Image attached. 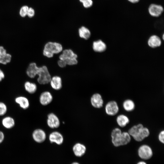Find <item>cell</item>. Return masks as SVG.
I'll use <instances>...</instances> for the list:
<instances>
[{
    "label": "cell",
    "mask_w": 164,
    "mask_h": 164,
    "mask_svg": "<svg viewBox=\"0 0 164 164\" xmlns=\"http://www.w3.org/2000/svg\"><path fill=\"white\" fill-rule=\"evenodd\" d=\"M8 110V106L4 102L0 101V117L5 115Z\"/></svg>",
    "instance_id": "484cf974"
},
{
    "label": "cell",
    "mask_w": 164,
    "mask_h": 164,
    "mask_svg": "<svg viewBox=\"0 0 164 164\" xmlns=\"http://www.w3.org/2000/svg\"><path fill=\"white\" fill-rule=\"evenodd\" d=\"M148 11L152 16L157 17L162 15L164 9L160 5L152 3L149 5Z\"/></svg>",
    "instance_id": "9c48e42d"
},
{
    "label": "cell",
    "mask_w": 164,
    "mask_h": 164,
    "mask_svg": "<svg viewBox=\"0 0 164 164\" xmlns=\"http://www.w3.org/2000/svg\"><path fill=\"white\" fill-rule=\"evenodd\" d=\"M2 127L7 130L12 129L15 125V121L13 117L9 115L3 117L1 121Z\"/></svg>",
    "instance_id": "30bf717a"
},
{
    "label": "cell",
    "mask_w": 164,
    "mask_h": 164,
    "mask_svg": "<svg viewBox=\"0 0 164 164\" xmlns=\"http://www.w3.org/2000/svg\"><path fill=\"white\" fill-rule=\"evenodd\" d=\"M137 164H147L146 162L144 161L139 162Z\"/></svg>",
    "instance_id": "e575fe53"
},
{
    "label": "cell",
    "mask_w": 164,
    "mask_h": 164,
    "mask_svg": "<svg viewBox=\"0 0 164 164\" xmlns=\"http://www.w3.org/2000/svg\"><path fill=\"white\" fill-rule=\"evenodd\" d=\"M47 123L48 126L52 128H57L60 125L59 119L53 113H50L48 114Z\"/></svg>",
    "instance_id": "5bb4252c"
},
{
    "label": "cell",
    "mask_w": 164,
    "mask_h": 164,
    "mask_svg": "<svg viewBox=\"0 0 164 164\" xmlns=\"http://www.w3.org/2000/svg\"><path fill=\"white\" fill-rule=\"evenodd\" d=\"M164 34L163 35V36H162V39H164Z\"/></svg>",
    "instance_id": "74e56055"
},
{
    "label": "cell",
    "mask_w": 164,
    "mask_h": 164,
    "mask_svg": "<svg viewBox=\"0 0 164 164\" xmlns=\"http://www.w3.org/2000/svg\"><path fill=\"white\" fill-rule=\"evenodd\" d=\"M29 7L27 5H24L20 8L19 14L20 16L22 17H24L27 15Z\"/></svg>",
    "instance_id": "4316f807"
},
{
    "label": "cell",
    "mask_w": 164,
    "mask_h": 164,
    "mask_svg": "<svg viewBox=\"0 0 164 164\" xmlns=\"http://www.w3.org/2000/svg\"><path fill=\"white\" fill-rule=\"evenodd\" d=\"M77 56L70 49L64 50L62 53L60 55V60H64L67 65H72L76 64L78 62L77 59Z\"/></svg>",
    "instance_id": "5b68a950"
},
{
    "label": "cell",
    "mask_w": 164,
    "mask_h": 164,
    "mask_svg": "<svg viewBox=\"0 0 164 164\" xmlns=\"http://www.w3.org/2000/svg\"><path fill=\"white\" fill-rule=\"evenodd\" d=\"M72 150L74 155L77 157H80L84 155L86 151V147L84 144L77 143L74 145Z\"/></svg>",
    "instance_id": "4fadbf2b"
},
{
    "label": "cell",
    "mask_w": 164,
    "mask_h": 164,
    "mask_svg": "<svg viewBox=\"0 0 164 164\" xmlns=\"http://www.w3.org/2000/svg\"><path fill=\"white\" fill-rule=\"evenodd\" d=\"M148 43L149 46L152 48L159 46L161 44V41L160 38L155 35L151 36L148 39Z\"/></svg>",
    "instance_id": "44dd1931"
},
{
    "label": "cell",
    "mask_w": 164,
    "mask_h": 164,
    "mask_svg": "<svg viewBox=\"0 0 164 164\" xmlns=\"http://www.w3.org/2000/svg\"><path fill=\"white\" fill-rule=\"evenodd\" d=\"M78 32L80 37L86 40L88 39L91 35L90 30L84 26H82L79 29Z\"/></svg>",
    "instance_id": "603a6c76"
},
{
    "label": "cell",
    "mask_w": 164,
    "mask_h": 164,
    "mask_svg": "<svg viewBox=\"0 0 164 164\" xmlns=\"http://www.w3.org/2000/svg\"><path fill=\"white\" fill-rule=\"evenodd\" d=\"M37 75L38 76L37 81L39 84L44 85L50 82L51 77L46 66L38 67L36 72Z\"/></svg>",
    "instance_id": "277c9868"
},
{
    "label": "cell",
    "mask_w": 164,
    "mask_h": 164,
    "mask_svg": "<svg viewBox=\"0 0 164 164\" xmlns=\"http://www.w3.org/2000/svg\"><path fill=\"white\" fill-rule=\"evenodd\" d=\"M93 49L97 52H102L105 51L107 48L106 44L101 40H99L93 42Z\"/></svg>",
    "instance_id": "ffe728a7"
},
{
    "label": "cell",
    "mask_w": 164,
    "mask_h": 164,
    "mask_svg": "<svg viewBox=\"0 0 164 164\" xmlns=\"http://www.w3.org/2000/svg\"><path fill=\"white\" fill-rule=\"evenodd\" d=\"M31 136L33 140L38 143H41L45 140L46 134L45 131L41 128H36L32 132Z\"/></svg>",
    "instance_id": "52a82bcc"
},
{
    "label": "cell",
    "mask_w": 164,
    "mask_h": 164,
    "mask_svg": "<svg viewBox=\"0 0 164 164\" xmlns=\"http://www.w3.org/2000/svg\"><path fill=\"white\" fill-rule=\"evenodd\" d=\"M49 138L51 143H54L58 145L62 144L63 141V136L58 132H54L51 133Z\"/></svg>",
    "instance_id": "2e32d148"
},
{
    "label": "cell",
    "mask_w": 164,
    "mask_h": 164,
    "mask_svg": "<svg viewBox=\"0 0 164 164\" xmlns=\"http://www.w3.org/2000/svg\"><path fill=\"white\" fill-rule=\"evenodd\" d=\"M38 67L34 62L30 63L26 70V73L29 78L33 79L36 76V72Z\"/></svg>",
    "instance_id": "ac0fdd59"
},
{
    "label": "cell",
    "mask_w": 164,
    "mask_h": 164,
    "mask_svg": "<svg viewBox=\"0 0 164 164\" xmlns=\"http://www.w3.org/2000/svg\"><path fill=\"white\" fill-rule=\"evenodd\" d=\"M23 88L25 91L29 94L35 93L37 90L36 84L29 81H26L23 84Z\"/></svg>",
    "instance_id": "d6986e66"
},
{
    "label": "cell",
    "mask_w": 164,
    "mask_h": 164,
    "mask_svg": "<svg viewBox=\"0 0 164 164\" xmlns=\"http://www.w3.org/2000/svg\"><path fill=\"white\" fill-rule=\"evenodd\" d=\"M138 154L140 158L146 160L151 158L153 152L150 146L146 145H144L140 146L138 149Z\"/></svg>",
    "instance_id": "8992f818"
},
{
    "label": "cell",
    "mask_w": 164,
    "mask_h": 164,
    "mask_svg": "<svg viewBox=\"0 0 164 164\" xmlns=\"http://www.w3.org/2000/svg\"><path fill=\"white\" fill-rule=\"evenodd\" d=\"M111 141L115 147L126 145L130 141L131 136L128 132H122L120 129L115 128L111 132Z\"/></svg>",
    "instance_id": "6da1fadb"
},
{
    "label": "cell",
    "mask_w": 164,
    "mask_h": 164,
    "mask_svg": "<svg viewBox=\"0 0 164 164\" xmlns=\"http://www.w3.org/2000/svg\"><path fill=\"white\" fill-rule=\"evenodd\" d=\"M15 102L22 109H28L30 106V102L28 98L24 95L16 96L14 100Z\"/></svg>",
    "instance_id": "ba28073f"
},
{
    "label": "cell",
    "mask_w": 164,
    "mask_h": 164,
    "mask_svg": "<svg viewBox=\"0 0 164 164\" xmlns=\"http://www.w3.org/2000/svg\"><path fill=\"white\" fill-rule=\"evenodd\" d=\"M83 6L86 8L91 7L93 4L92 0H86L82 3Z\"/></svg>",
    "instance_id": "83f0119b"
},
{
    "label": "cell",
    "mask_w": 164,
    "mask_h": 164,
    "mask_svg": "<svg viewBox=\"0 0 164 164\" xmlns=\"http://www.w3.org/2000/svg\"><path fill=\"white\" fill-rule=\"evenodd\" d=\"M5 74L3 71L0 68V82L4 78Z\"/></svg>",
    "instance_id": "d6a6232c"
},
{
    "label": "cell",
    "mask_w": 164,
    "mask_h": 164,
    "mask_svg": "<svg viewBox=\"0 0 164 164\" xmlns=\"http://www.w3.org/2000/svg\"><path fill=\"white\" fill-rule=\"evenodd\" d=\"M80 2L81 3H83L86 0H79Z\"/></svg>",
    "instance_id": "8d00e7d4"
},
{
    "label": "cell",
    "mask_w": 164,
    "mask_h": 164,
    "mask_svg": "<svg viewBox=\"0 0 164 164\" xmlns=\"http://www.w3.org/2000/svg\"><path fill=\"white\" fill-rule=\"evenodd\" d=\"M53 100V96L48 91L42 92L40 95L39 101L42 105L46 106L50 104Z\"/></svg>",
    "instance_id": "9a60e30c"
},
{
    "label": "cell",
    "mask_w": 164,
    "mask_h": 164,
    "mask_svg": "<svg viewBox=\"0 0 164 164\" xmlns=\"http://www.w3.org/2000/svg\"><path fill=\"white\" fill-rule=\"evenodd\" d=\"M164 131L162 130L159 133V136L158 138L159 141L163 144L164 143Z\"/></svg>",
    "instance_id": "f546056e"
},
{
    "label": "cell",
    "mask_w": 164,
    "mask_h": 164,
    "mask_svg": "<svg viewBox=\"0 0 164 164\" xmlns=\"http://www.w3.org/2000/svg\"><path fill=\"white\" fill-rule=\"evenodd\" d=\"M105 110L106 114L109 115L113 116L116 114L119 110L117 102L113 101L108 102L106 105Z\"/></svg>",
    "instance_id": "8fae6325"
},
{
    "label": "cell",
    "mask_w": 164,
    "mask_h": 164,
    "mask_svg": "<svg viewBox=\"0 0 164 164\" xmlns=\"http://www.w3.org/2000/svg\"><path fill=\"white\" fill-rule=\"evenodd\" d=\"M116 121L120 127H124L129 123V120L127 116L124 114H120L117 117Z\"/></svg>",
    "instance_id": "cb8c5ba5"
},
{
    "label": "cell",
    "mask_w": 164,
    "mask_h": 164,
    "mask_svg": "<svg viewBox=\"0 0 164 164\" xmlns=\"http://www.w3.org/2000/svg\"><path fill=\"white\" fill-rule=\"evenodd\" d=\"M91 102L93 106L96 108H101L103 104L102 97L98 93H95L93 95L91 98Z\"/></svg>",
    "instance_id": "e0dca14e"
},
{
    "label": "cell",
    "mask_w": 164,
    "mask_h": 164,
    "mask_svg": "<svg viewBox=\"0 0 164 164\" xmlns=\"http://www.w3.org/2000/svg\"><path fill=\"white\" fill-rule=\"evenodd\" d=\"M58 64L59 67H64L67 65L66 62L63 60H60L58 61Z\"/></svg>",
    "instance_id": "1f68e13d"
},
{
    "label": "cell",
    "mask_w": 164,
    "mask_h": 164,
    "mask_svg": "<svg viewBox=\"0 0 164 164\" xmlns=\"http://www.w3.org/2000/svg\"><path fill=\"white\" fill-rule=\"evenodd\" d=\"M129 2L132 3H136L138 2L140 0H127Z\"/></svg>",
    "instance_id": "836d02e7"
},
{
    "label": "cell",
    "mask_w": 164,
    "mask_h": 164,
    "mask_svg": "<svg viewBox=\"0 0 164 164\" xmlns=\"http://www.w3.org/2000/svg\"><path fill=\"white\" fill-rule=\"evenodd\" d=\"M70 164H80L79 162H74L71 163Z\"/></svg>",
    "instance_id": "d590c367"
},
{
    "label": "cell",
    "mask_w": 164,
    "mask_h": 164,
    "mask_svg": "<svg viewBox=\"0 0 164 164\" xmlns=\"http://www.w3.org/2000/svg\"><path fill=\"white\" fill-rule=\"evenodd\" d=\"M50 82L52 88L55 90H59L62 88V80L59 76L53 77L51 78Z\"/></svg>",
    "instance_id": "7402d4cb"
},
{
    "label": "cell",
    "mask_w": 164,
    "mask_h": 164,
    "mask_svg": "<svg viewBox=\"0 0 164 164\" xmlns=\"http://www.w3.org/2000/svg\"><path fill=\"white\" fill-rule=\"evenodd\" d=\"M12 56L8 53L6 50L2 46H0V64L5 65L9 63L12 60Z\"/></svg>",
    "instance_id": "7c38bea8"
},
{
    "label": "cell",
    "mask_w": 164,
    "mask_h": 164,
    "mask_svg": "<svg viewBox=\"0 0 164 164\" xmlns=\"http://www.w3.org/2000/svg\"><path fill=\"white\" fill-rule=\"evenodd\" d=\"M5 137V135L4 132L0 130V145L4 141Z\"/></svg>",
    "instance_id": "4dcf8cb0"
},
{
    "label": "cell",
    "mask_w": 164,
    "mask_h": 164,
    "mask_svg": "<svg viewBox=\"0 0 164 164\" xmlns=\"http://www.w3.org/2000/svg\"><path fill=\"white\" fill-rule=\"evenodd\" d=\"M35 14V11L32 7H29L27 16L30 18L33 17Z\"/></svg>",
    "instance_id": "f1b7e54d"
},
{
    "label": "cell",
    "mask_w": 164,
    "mask_h": 164,
    "mask_svg": "<svg viewBox=\"0 0 164 164\" xmlns=\"http://www.w3.org/2000/svg\"><path fill=\"white\" fill-rule=\"evenodd\" d=\"M128 133L136 141L140 142L148 137L149 131L148 128L141 124L133 126L128 131Z\"/></svg>",
    "instance_id": "7a4b0ae2"
},
{
    "label": "cell",
    "mask_w": 164,
    "mask_h": 164,
    "mask_svg": "<svg viewBox=\"0 0 164 164\" xmlns=\"http://www.w3.org/2000/svg\"><path fill=\"white\" fill-rule=\"evenodd\" d=\"M63 50L62 45L56 42H49L46 43L43 50V55L48 58L52 57L54 54H57Z\"/></svg>",
    "instance_id": "3957f363"
},
{
    "label": "cell",
    "mask_w": 164,
    "mask_h": 164,
    "mask_svg": "<svg viewBox=\"0 0 164 164\" xmlns=\"http://www.w3.org/2000/svg\"><path fill=\"white\" fill-rule=\"evenodd\" d=\"M123 106L124 109L127 111H132L135 108V103L130 99L125 100L123 103Z\"/></svg>",
    "instance_id": "d4e9b609"
}]
</instances>
